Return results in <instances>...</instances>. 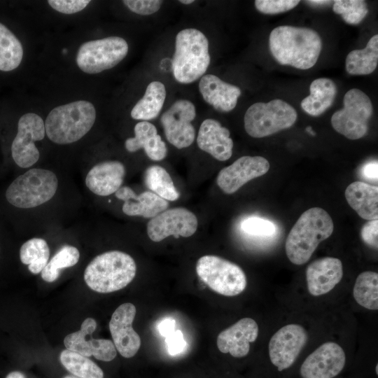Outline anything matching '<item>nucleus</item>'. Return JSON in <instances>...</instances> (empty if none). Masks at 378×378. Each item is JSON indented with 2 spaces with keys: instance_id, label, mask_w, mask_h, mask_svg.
<instances>
[{
  "instance_id": "7",
  "label": "nucleus",
  "mask_w": 378,
  "mask_h": 378,
  "mask_svg": "<svg viewBox=\"0 0 378 378\" xmlns=\"http://www.w3.org/2000/svg\"><path fill=\"white\" fill-rule=\"evenodd\" d=\"M297 118L295 109L281 99L257 102L245 113L244 128L251 136L262 138L290 127Z\"/></svg>"
},
{
  "instance_id": "19",
  "label": "nucleus",
  "mask_w": 378,
  "mask_h": 378,
  "mask_svg": "<svg viewBox=\"0 0 378 378\" xmlns=\"http://www.w3.org/2000/svg\"><path fill=\"white\" fill-rule=\"evenodd\" d=\"M258 326L251 318H243L219 333L217 346L223 354L234 358L246 356L250 351V343L256 340Z\"/></svg>"
},
{
  "instance_id": "49",
  "label": "nucleus",
  "mask_w": 378,
  "mask_h": 378,
  "mask_svg": "<svg viewBox=\"0 0 378 378\" xmlns=\"http://www.w3.org/2000/svg\"><path fill=\"white\" fill-rule=\"evenodd\" d=\"M375 373L377 375L378 374V364H376V366H375Z\"/></svg>"
},
{
  "instance_id": "3",
  "label": "nucleus",
  "mask_w": 378,
  "mask_h": 378,
  "mask_svg": "<svg viewBox=\"0 0 378 378\" xmlns=\"http://www.w3.org/2000/svg\"><path fill=\"white\" fill-rule=\"evenodd\" d=\"M136 265L127 253L111 251L96 256L86 267L84 280L92 290L108 293L127 286L134 278Z\"/></svg>"
},
{
  "instance_id": "48",
  "label": "nucleus",
  "mask_w": 378,
  "mask_h": 378,
  "mask_svg": "<svg viewBox=\"0 0 378 378\" xmlns=\"http://www.w3.org/2000/svg\"><path fill=\"white\" fill-rule=\"evenodd\" d=\"M179 2L183 4H190L193 3L194 1L193 0H181V1H179Z\"/></svg>"
},
{
  "instance_id": "8",
  "label": "nucleus",
  "mask_w": 378,
  "mask_h": 378,
  "mask_svg": "<svg viewBox=\"0 0 378 378\" xmlns=\"http://www.w3.org/2000/svg\"><path fill=\"white\" fill-rule=\"evenodd\" d=\"M198 276L214 292L234 296L246 287V276L242 269L234 262L216 255H204L196 265Z\"/></svg>"
},
{
  "instance_id": "44",
  "label": "nucleus",
  "mask_w": 378,
  "mask_h": 378,
  "mask_svg": "<svg viewBox=\"0 0 378 378\" xmlns=\"http://www.w3.org/2000/svg\"><path fill=\"white\" fill-rule=\"evenodd\" d=\"M175 320L171 318H167L162 320L158 325L160 333L164 337L172 333L175 330Z\"/></svg>"
},
{
  "instance_id": "38",
  "label": "nucleus",
  "mask_w": 378,
  "mask_h": 378,
  "mask_svg": "<svg viewBox=\"0 0 378 378\" xmlns=\"http://www.w3.org/2000/svg\"><path fill=\"white\" fill-rule=\"evenodd\" d=\"M300 1L297 0H256V9L264 14H277L295 8Z\"/></svg>"
},
{
  "instance_id": "43",
  "label": "nucleus",
  "mask_w": 378,
  "mask_h": 378,
  "mask_svg": "<svg viewBox=\"0 0 378 378\" xmlns=\"http://www.w3.org/2000/svg\"><path fill=\"white\" fill-rule=\"evenodd\" d=\"M359 175L361 178L377 183L378 179L377 161L373 160L364 164L360 169Z\"/></svg>"
},
{
  "instance_id": "32",
  "label": "nucleus",
  "mask_w": 378,
  "mask_h": 378,
  "mask_svg": "<svg viewBox=\"0 0 378 378\" xmlns=\"http://www.w3.org/2000/svg\"><path fill=\"white\" fill-rule=\"evenodd\" d=\"M353 296L356 302L363 307L377 310L378 309V274L366 271L356 278Z\"/></svg>"
},
{
  "instance_id": "50",
  "label": "nucleus",
  "mask_w": 378,
  "mask_h": 378,
  "mask_svg": "<svg viewBox=\"0 0 378 378\" xmlns=\"http://www.w3.org/2000/svg\"><path fill=\"white\" fill-rule=\"evenodd\" d=\"M63 378H76L75 377H73V376H65Z\"/></svg>"
},
{
  "instance_id": "28",
  "label": "nucleus",
  "mask_w": 378,
  "mask_h": 378,
  "mask_svg": "<svg viewBox=\"0 0 378 378\" xmlns=\"http://www.w3.org/2000/svg\"><path fill=\"white\" fill-rule=\"evenodd\" d=\"M166 93L165 86L160 81L150 83L144 97L132 109V118L143 121L157 118L164 103Z\"/></svg>"
},
{
  "instance_id": "21",
  "label": "nucleus",
  "mask_w": 378,
  "mask_h": 378,
  "mask_svg": "<svg viewBox=\"0 0 378 378\" xmlns=\"http://www.w3.org/2000/svg\"><path fill=\"white\" fill-rule=\"evenodd\" d=\"M197 143L202 150L218 160L225 161L232 155L234 144L230 131L216 120L206 119L202 122Z\"/></svg>"
},
{
  "instance_id": "45",
  "label": "nucleus",
  "mask_w": 378,
  "mask_h": 378,
  "mask_svg": "<svg viewBox=\"0 0 378 378\" xmlns=\"http://www.w3.org/2000/svg\"><path fill=\"white\" fill-rule=\"evenodd\" d=\"M6 378H26L25 375L19 371H13L7 374Z\"/></svg>"
},
{
  "instance_id": "39",
  "label": "nucleus",
  "mask_w": 378,
  "mask_h": 378,
  "mask_svg": "<svg viewBox=\"0 0 378 378\" xmlns=\"http://www.w3.org/2000/svg\"><path fill=\"white\" fill-rule=\"evenodd\" d=\"M122 2L131 11L142 15L156 13L162 4L160 0H125Z\"/></svg>"
},
{
  "instance_id": "4",
  "label": "nucleus",
  "mask_w": 378,
  "mask_h": 378,
  "mask_svg": "<svg viewBox=\"0 0 378 378\" xmlns=\"http://www.w3.org/2000/svg\"><path fill=\"white\" fill-rule=\"evenodd\" d=\"M96 119L93 104L84 100L76 101L54 108L46 117V134L57 144L76 142L92 127Z\"/></svg>"
},
{
  "instance_id": "42",
  "label": "nucleus",
  "mask_w": 378,
  "mask_h": 378,
  "mask_svg": "<svg viewBox=\"0 0 378 378\" xmlns=\"http://www.w3.org/2000/svg\"><path fill=\"white\" fill-rule=\"evenodd\" d=\"M363 241L373 248L378 247V220H371L365 223L360 231Z\"/></svg>"
},
{
  "instance_id": "36",
  "label": "nucleus",
  "mask_w": 378,
  "mask_h": 378,
  "mask_svg": "<svg viewBox=\"0 0 378 378\" xmlns=\"http://www.w3.org/2000/svg\"><path fill=\"white\" fill-rule=\"evenodd\" d=\"M332 10L350 24H359L368 13L367 4L363 0H337Z\"/></svg>"
},
{
  "instance_id": "30",
  "label": "nucleus",
  "mask_w": 378,
  "mask_h": 378,
  "mask_svg": "<svg viewBox=\"0 0 378 378\" xmlns=\"http://www.w3.org/2000/svg\"><path fill=\"white\" fill-rule=\"evenodd\" d=\"M23 48L19 39L0 22V71H10L20 64Z\"/></svg>"
},
{
  "instance_id": "35",
  "label": "nucleus",
  "mask_w": 378,
  "mask_h": 378,
  "mask_svg": "<svg viewBox=\"0 0 378 378\" xmlns=\"http://www.w3.org/2000/svg\"><path fill=\"white\" fill-rule=\"evenodd\" d=\"M79 258L80 253L77 248L69 245L62 246L41 271L42 279L47 282L56 281L62 269L76 265Z\"/></svg>"
},
{
  "instance_id": "14",
  "label": "nucleus",
  "mask_w": 378,
  "mask_h": 378,
  "mask_svg": "<svg viewBox=\"0 0 378 378\" xmlns=\"http://www.w3.org/2000/svg\"><path fill=\"white\" fill-rule=\"evenodd\" d=\"M197 225V218L192 212L178 207L165 210L151 218L147 225V234L155 242L171 235L175 238L188 237L195 234Z\"/></svg>"
},
{
  "instance_id": "22",
  "label": "nucleus",
  "mask_w": 378,
  "mask_h": 378,
  "mask_svg": "<svg viewBox=\"0 0 378 378\" xmlns=\"http://www.w3.org/2000/svg\"><path fill=\"white\" fill-rule=\"evenodd\" d=\"M115 195L117 198L124 201L122 210L130 216L153 218L165 211L169 205L167 200L153 192L145 191L137 195L128 186L120 187Z\"/></svg>"
},
{
  "instance_id": "15",
  "label": "nucleus",
  "mask_w": 378,
  "mask_h": 378,
  "mask_svg": "<svg viewBox=\"0 0 378 378\" xmlns=\"http://www.w3.org/2000/svg\"><path fill=\"white\" fill-rule=\"evenodd\" d=\"M346 354L337 343L325 342L303 361L300 373L302 378H334L344 369Z\"/></svg>"
},
{
  "instance_id": "31",
  "label": "nucleus",
  "mask_w": 378,
  "mask_h": 378,
  "mask_svg": "<svg viewBox=\"0 0 378 378\" xmlns=\"http://www.w3.org/2000/svg\"><path fill=\"white\" fill-rule=\"evenodd\" d=\"M144 181L150 190L165 200L175 201L179 198L180 194L170 175L159 165H153L146 169Z\"/></svg>"
},
{
  "instance_id": "6",
  "label": "nucleus",
  "mask_w": 378,
  "mask_h": 378,
  "mask_svg": "<svg viewBox=\"0 0 378 378\" xmlns=\"http://www.w3.org/2000/svg\"><path fill=\"white\" fill-rule=\"evenodd\" d=\"M58 179L48 169L34 168L17 177L8 187L6 198L13 206L29 209L49 201L55 194Z\"/></svg>"
},
{
  "instance_id": "23",
  "label": "nucleus",
  "mask_w": 378,
  "mask_h": 378,
  "mask_svg": "<svg viewBox=\"0 0 378 378\" xmlns=\"http://www.w3.org/2000/svg\"><path fill=\"white\" fill-rule=\"evenodd\" d=\"M199 90L204 100L221 112L233 110L241 95L239 88L226 83L213 74L201 77Z\"/></svg>"
},
{
  "instance_id": "10",
  "label": "nucleus",
  "mask_w": 378,
  "mask_h": 378,
  "mask_svg": "<svg viewBox=\"0 0 378 378\" xmlns=\"http://www.w3.org/2000/svg\"><path fill=\"white\" fill-rule=\"evenodd\" d=\"M128 44L119 36H109L83 43L76 55V63L87 74H98L111 69L127 55Z\"/></svg>"
},
{
  "instance_id": "51",
  "label": "nucleus",
  "mask_w": 378,
  "mask_h": 378,
  "mask_svg": "<svg viewBox=\"0 0 378 378\" xmlns=\"http://www.w3.org/2000/svg\"><path fill=\"white\" fill-rule=\"evenodd\" d=\"M66 51H67V50H66V48L62 50V52H63L64 54H66Z\"/></svg>"
},
{
  "instance_id": "24",
  "label": "nucleus",
  "mask_w": 378,
  "mask_h": 378,
  "mask_svg": "<svg viewBox=\"0 0 378 378\" xmlns=\"http://www.w3.org/2000/svg\"><path fill=\"white\" fill-rule=\"evenodd\" d=\"M125 175V168L120 162H102L88 172L85 185L95 195L108 196L121 187Z\"/></svg>"
},
{
  "instance_id": "33",
  "label": "nucleus",
  "mask_w": 378,
  "mask_h": 378,
  "mask_svg": "<svg viewBox=\"0 0 378 378\" xmlns=\"http://www.w3.org/2000/svg\"><path fill=\"white\" fill-rule=\"evenodd\" d=\"M50 257V249L46 240L32 238L24 242L20 250L21 262L28 265L29 270L37 274L43 270Z\"/></svg>"
},
{
  "instance_id": "12",
  "label": "nucleus",
  "mask_w": 378,
  "mask_h": 378,
  "mask_svg": "<svg viewBox=\"0 0 378 378\" xmlns=\"http://www.w3.org/2000/svg\"><path fill=\"white\" fill-rule=\"evenodd\" d=\"M196 116L194 104L178 99L163 113L160 121L168 141L177 148L190 146L195 140V130L191 122Z\"/></svg>"
},
{
  "instance_id": "20",
  "label": "nucleus",
  "mask_w": 378,
  "mask_h": 378,
  "mask_svg": "<svg viewBox=\"0 0 378 378\" xmlns=\"http://www.w3.org/2000/svg\"><path fill=\"white\" fill-rule=\"evenodd\" d=\"M342 276V263L340 259L332 257L317 259L306 270L307 290L314 296L324 295L332 290Z\"/></svg>"
},
{
  "instance_id": "46",
  "label": "nucleus",
  "mask_w": 378,
  "mask_h": 378,
  "mask_svg": "<svg viewBox=\"0 0 378 378\" xmlns=\"http://www.w3.org/2000/svg\"><path fill=\"white\" fill-rule=\"evenodd\" d=\"M307 2L312 5H317V6L323 5L324 6V5L330 4L332 1H324V0H322V1L314 0V1H307Z\"/></svg>"
},
{
  "instance_id": "29",
  "label": "nucleus",
  "mask_w": 378,
  "mask_h": 378,
  "mask_svg": "<svg viewBox=\"0 0 378 378\" xmlns=\"http://www.w3.org/2000/svg\"><path fill=\"white\" fill-rule=\"evenodd\" d=\"M378 64V35H374L363 49L351 51L346 58V70L352 75L372 73Z\"/></svg>"
},
{
  "instance_id": "13",
  "label": "nucleus",
  "mask_w": 378,
  "mask_h": 378,
  "mask_svg": "<svg viewBox=\"0 0 378 378\" xmlns=\"http://www.w3.org/2000/svg\"><path fill=\"white\" fill-rule=\"evenodd\" d=\"M307 339V330L298 324L284 326L272 335L269 342V356L278 371L293 365Z\"/></svg>"
},
{
  "instance_id": "11",
  "label": "nucleus",
  "mask_w": 378,
  "mask_h": 378,
  "mask_svg": "<svg viewBox=\"0 0 378 378\" xmlns=\"http://www.w3.org/2000/svg\"><path fill=\"white\" fill-rule=\"evenodd\" d=\"M45 134V124L38 115L28 113L20 117L11 146L12 157L17 165L27 168L38 160L40 153L34 141L43 139Z\"/></svg>"
},
{
  "instance_id": "26",
  "label": "nucleus",
  "mask_w": 378,
  "mask_h": 378,
  "mask_svg": "<svg viewBox=\"0 0 378 378\" xmlns=\"http://www.w3.org/2000/svg\"><path fill=\"white\" fill-rule=\"evenodd\" d=\"M345 197L350 206L365 220L378 218V188L361 181L349 184L345 190Z\"/></svg>"
},
{
  "instance_id": "16",
  "label": "nucleus",
  "mask_w": 378,
  "mask_h": 378,
  "mask_svg": "<svg viewBox=\"0 0 378 378\" xmlns=\"http://www.w3.org/2000/svg\"><path fill=\"white\" fill-rule=\"evenodd\" d=\"M269 169L270 163L263 157L242 156L219 172L217 185L225 193L232 194L248 181L265 174Z\"/></svg>"
},
{
  "instance_id": "5",
  "label": "nucleus",
  "mask_w": 378,
  "mask_h": 378,
  "mask_svg": "<svg viewBox=\"0 0 378 378\" xmlns=\"http://www.w3.org/2000/svg\"><path fill=\"white\" fill-rule=\"evenodd\" d=\"M210 61L209 41L201 31L189 28L177 34L172 66L178 83L188 84L198 80L205 74Z\"/></svg>"
},
{
  "instance_id": "25",
  "label": "nucleus",
  "mask_w": 378,
  "mask_h": 378,
  "mask_svg": "<svg viewBox=\"0 0 378 378\" xmlns=\"http://www.w3.org/2000/svg\"><path fill=\"white\" fill-rule=\"evenodd\" d=\"M134 130V137L128 138L125 143L127 151L133 153L143 148L152 160L160 161L165 158L167 146L154 125L148 121H141L136 124Z\"/></svg>"
},
{
  "instance_id": "41",
  "label": "nucleus",
  "mask_w": 378,
  "mask_h": 378,
  "mask_svg": "<svg viewBox=\"0 0 378 378\" xmlns=\"http://www.w3.org/2000/svg\"><path fill=\"white\" fill-rule=\"evenodd\" d=\"M165 342L168 353L172 356L182 353L186 347V342L183 334L179 330H175L172 333L167 336Z\"/></svg>"
},
{
  "instance_id": "34",
  "label": "nucleus",
  "mask_w": 378,
  "mask_h": 378,
  "mask_svg": "<svg viewBox=\"0 0 378 378\" xmlns=\"http://www.w3.org/2000/svg\"><path fill=\"white\" fill-rule=\"evenodd\" d=\"M62 365L80 378H104L102 370L92 360L77 352L63 350L59 355Z\"/></svg>"
},
{
  "instance_id": "40",
  "label": "nucleus",
  "mask_w": 378,
  "mask_h": 378,
  "mask_svg": "<svg viewBox=\"0 0 378 378\" xmlns=\"http://www.w3.org/2000/svg\"><path fill=\"white\" fill-rule=\"evenodd\" d=\"M90 2L88 0H49L48 4L55 10L73 14L83 10Z\"/></svg>"
},
{
  "instance_id": "37",
  "label": "nucleus",
  "mask_w": 378,
  "mask_h": 378,
  "mask_svg": "<svg viewBox=\"0 0 378 378\" xmlns=\"http://www.w3.org/2000/svg\"><path fill=\"white\" fill-rule=\"evenodd\" d=\"M241 229L249 235L267 237L274 234L276 226L272 221L267 219L258 216H251L241 222Z\"/></svg>"
},
{
  "instance_id": "27",
  "label": "nucleus",
  "mask_w": 378,
  "mask_h": 378,
  "mask_svg": "<svg viewBox=\"0 0 378 378\" xmlns=\"http://www.w3.org/2000/svg\"><path fill=\"white\" fill-rule=\"evenodd\" d=\"M310 94L302 99V109L312 116H318L330 107L337 94L335 83L327 78L313 80L309 87Z\"/></svg>"
},
{
  "instance_id": "2",
  "label": "nucleus",
  "mask_w": 378,
  "mask_h": 378,
  "mask_svg": "<svg viewBox=\"0 0 378 378\" xmlns=\"http://www.w3.org/2000/svg\"><path fill=\"white\" fill-rule=\"evenodd\" d=\"M333 229L332 220L326 210L320 207L306 210L287 236L285 249L289 260L297 265L306 263Z\"/></svg>"
},
{
  "instance_id": "47",
  "label": "nucleus",
  "mask_w": 378,
  "mask_h": 378,
  "mask_svg": "<svg viewBox=\"0 0 378 378\" xmlns=\"http://www.w3.org/2000/svg\"><path fill=\"white\" fill-rule=\"evenodd\" d=\"M306 131L310 134L311 135H316V133L312 130V127L311 126H308L306 127Z\"/></svg>"
},
{
  "instance_id": "9",
  "label": "nucleus",
  "mask_w": 378,
  "mask_h": 378,
  "mask_svg": "<svg viewBox=\"0 0 378 378\" xmlns=\"http://www.w3.org/2000/svg\"><path fill=\"white\" fill-rule=\"evenodd\" d=\"M343 104L344 107L331 117L332 127L349 139L363 137L373 112L370 99L363 91L353 88L344 94Z\"/></svg>"
},
{
  "instance_id": "18",
  "label": "nucleus",
  "mask_w": 378,
  "mask_h": 378,
  "mask_svg": "<svg viewBox=\"0 0 378 378\" xmlns=\"http://www.w3.org/2000/svg\"><path fill=\"white\" fill-rule=\"evenodd\" d=\"M136 312L133 304H122L113 313L109 322L115 347L122 356L127 358L133 357L141 346V338L132 328Z\"/></svg>"
},
{
  "instance_id": "17",
  "label": "nucleus",
  "mask_w": 378,
  "mask_h": 378,
  "mask_svg": "<svg viewBox=\"0 0 378 378\" xmlns=\"http://www.w3.org/2000/svg\"><path fill=\"white\" fill-rule=\"evenodd\" d=\"M96 328L97 322L94 318H85L79 330L65 337L64 346L66 349L86 357L93 356L102 361H111L117 355L115 345L109 340L93 338L92 335Z\"/></svg>"
},
{
  "instance_id": "1",
  "label": "nucleus",
  "mask_w": 378,
  "mask_h": 378,
  "mask_svg": "<svg viewBox=\"0 0 378 378\" xmlns=\"http://www.w3.org/2000/svg\"><path fill=\"white\" fill-rule=\"evenodd\" d=\"M269 46L272 55L279 64L305 70L316 63L322 41L318 34L313 29L284 25L271 31Z\"/></svg>"
}]
</instances>
